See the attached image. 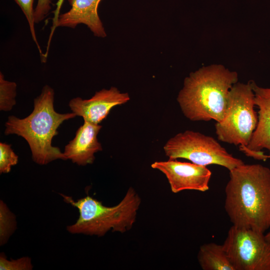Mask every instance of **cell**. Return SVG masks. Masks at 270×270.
<instances>
[{"label": "cell", "mask_w": 270, "mask_h": 270, "mask_svg": "<svg viewBox=\"0 0 270 270\" xmlns=\"http://www.w3.org/2000/svg\"><path fill=\"white\" fill-rule=\"evenodd\" d=\"M151 167L166 176L174 193L185 190L204 192L209 190L212 172L206 166L169 158L155 162Z\"/></svg>", "instance_id": "obj_8"}, {"label": "cell", "mask_w": 270, "mask_h": 270, "mask_svg": "<svg viewBox=\"0 0 270 270\" xmlns=\"http://www.w3.org/2000/svg\"><path fill=\"white\" fill-rule=\"evenodd\" d=\"M229 172L224 207L230 221L264 233L270 228V168L244 164Z\"/></svg>", "instance_id": "obj_1"}, {"label": "cell", "mask_w": 270, "mask_h": 270, "mask_svg": "<svg viewBox=\"0 0 270 270\" xmlns=\"http://www.w3.org/2000/svg\"><path fill=\"white\" fill-rule=\"evenodd\" d=\"M222 245L234 270H270V243L264 233L232 225Z\"/></svg>", "instance_id": "obj_7"}, {"label": "cell", "mask_w": 270, "mask_h": 270, "mask_svg": "<svg viewBox=\"0 0 270 270\" xmlns=\"http://www.w3.org/2000/svg\"><path fill=\"white\" fill-rule=\"evenodd\" d=\"M130 100L128 93L121 92L116 88L96 92L90 99L77 97L72 99L69 106L76 116L84 121L99 124L108 114L112 108L126 103Z\"/></svg>", "instance_id": "obj_10"}, {"label": "cell", "mask_w": 270, "mask_h": 270, "mask_svg": "<svg viewBox=\"0 0 270 270\" xmlns=\"http://www.w3.org/2000/svg\"><path fill=\"white\" fill-rule=\"evenodd\" d=\"M61 195L80 213L76 222L67 226L68 231L73 234L102 236L110 230L113 232H126L134 224L141 203L140 196L132 187L118 204L110 207L88 196L74 201L70 196Z\"/></svg>", "instance_id": "obj_4"}, {"label": "cell", "mask_w": 270, "mask_h": 270, "mask_svg": "<svg viewBox=\"0 0 270 270\" xmlns=\"http://www.w3.org/2000/svg\"><path fill=\"white\" fill-rule=\"evenodd\" d=\"M64 0H58V1L57 2L56 4V10H54V16L53 18V19H52V32L50 34V38H49V40H48V42H50V39L52 38V34L53 32H54L56 28H55V26H56V24L57 22V21L58 20V16H60V8H62V6L63 4V2H64Z\"/></svg>", "instance_id": "obj_20"}, {"label": "cell", "mask_w": 270, "mask_h": 270, "mask_svg": "<svg viewBox=\"0 0 270 270\" xmlns=\"http://www.w3.org/2000/svg\"><path fill=\"white\" fill-rule=\"evenodd\" d=\"M14 1L20 7L25 16L29 25L32 40L36 45L40 54L44 58V56L42 53V51L37 40L34 28V9L33 8L34 0H14Z\"/></svg>", "instance_id": "obj_16"}, {"label": "cell", "mask_w": 270, "mask_h": 270, "mask_svg": "<svg viewBox=\"0 0 270 270\" xmlns=\"http://www.w3.org/2000/svg\"><path fill=\"white\" fill-rule=\"evenodd\" d=\"M266 240L270 243V228L269 231L264 235Z\"/></svg>", "instance_id": "obj_21"}, {"label": "cell", "mask_w": 270, "mask_h": 270, "mask_svg": "<svg viewBox=\"0 0 270 270\" xmlns=\"http://www.w3.org/2000/svg\"><path fill=\"white\" fill-rule=\"evenodd\" d=\"M53 0H38L34 8V18L36 24L42 20L48 14Z\"/></svg>", "instance_id": "obj_19"}, {"label": "cell", "mask_w": 270, "mask_h": 270, "mask_svg": "<svg viewBox=\"0 0 270 270\" xmlns=\"http://www.w3.org/2000/svg\"><path fill=\"white\" fill-rule=\"evenodd\" d=\"M254 94V104L258 108V122L250 142L246 146L240 148L247 156L266 160L270 158L262 150H268L270 155V88L258 86L250 81Z\"/></svg>", "instance_id": "obj_9"}, {"label": "cell", "mask_w": 270, "mask_h": 270, "mask_svg": "<svg viewBox=\"0 0 270 270\" xmlns=\"http://www.w3.org/2000/svg\"><path fill=\"white\" fill-rule=\"evenodd\" d=\"M101 0H68L71 8L60 14L55 28L67 27L74 28L79 24L86 25L98 37L104 38L106 34L98 12Z\"/></svg>", "instance_id": "obj_12"}, {"label": "cell", "mask_w": 270, "mask_h": 270, "mask_svg": "<svg viewBox=\"0 0 270 270\" xmlns=\"http://www.w3.org/2000/svg\"><path fill=\"white\" fill-rule=\"evenodd\" d=\"M18 156L14 153L11 146L0 142V172L8 173L12 166L18 162Z\"/></svg>", "instance_id": "obj_17"}, {"label": "cell", "mask_w": 270, "mask_h": 270, "mask_svg": "<svg viewBox=\"0 0 270 270\" xmlns=\"http://www.w3.org/2000/svg\"><path fill=\"white\" fill-rule=\"evenodd\" d=\"M197 258L203 270H234L222 244L214 242L202 244Z\"/></svg>", "instance_id": "obj_13"}, {"label": "cell", "mask_w": 270, "mask_h": 270, "mask_svg": "<svg viewBox=\"0 0 270 270\" xmlns=\"http://www.w3.org/2000/svg\"><path fill=\"white\" fill-rule=\"evenodd\" d=\"M164 150L170 159L184 158L204 166L216 164L229 171L244 164L228 152L214 138L193 130H187L171 138Z\"/></svg>", "instance_id": "obj_6"}, {"label": "cell", "mask_w": 270, "mask_h": 270, "mask_svg": "<svg viewBox=\"0 0 270 270\" xmlns=\"http://www.w3.org/2000/svg\"><path fill=\"white\" fill-rule=\"evenodd\" d=\"M238 74L222 64L202 66L185 78L177 101L184 115L192 121L220 122L228 94Z\"/></svg>", "instance_id": "obj_2"}, {"label": "cell", "mask_w": 270, "mask_h": 270, "mask_svg": "<svg viewBox=\"0 0 270 270\" xmlns=\"http://www.w3.org/2000/svg\"><path fill=\"white\" fill-rule=\"evenodd\" d=\"M102 126L84 121L75 137L66 146L64 154L67 160L80 166L92 164L95 153L102 150L97 136Z\"/></svg>", "instance_id": "obj_11"}, {"label": "cell", "mask_w": 270, "mask_h": 270, "mask_svg": "<svg viewBox=\"0 0 270 270\" xmlns=\"http://www.w3.org/2000/svg\"><path fill=\"white\" fill-rule=\"evenodd\" d=\"M254 106V94L250 81L234 84L228 94L224 116L215 124L218 140L240 148L246 146L258 122Z\"/></svg>", "instance_id": "obj_5"}, {"label": "cell", "mask_w": 270, "mask_h": 270, "mask_svg": "<svg viewBox=\"0 0 270 270\" xmlns=\"http://www.w3.org/2000/svg\"><path fill=\"white\" fill-rule=\"evenodd\" d=\"M54 96V90L48 85L44 86L34 100V110L29 116L22 119L10 116L5 124L4 134H14L24 138L29 144L33 160L41 165L58 159L67 160L58 148L52 145V141L58 134L60 126L76 116L74 112H56Z\"/></svg>", "instance_id": "obj_3"}, {"label": "cell", "mask_w": 270, "mask_h": 270, "mask_svg": "<svg viewBox=\"0 0 270 270\" xmlns=\"http://www.w3.org/2000/svg\"><path fill=\"white\" fill-rule=\"evenodd\" d=\"M16 228L15 216L3 201H0V244H5Z\"/></svg>", "instance_id": "obj_15"}, {"label": "cell", "mask_w": 270, "mask_h": 270, "mask_svg": "<svg viewBox=\"0 0 270 270\" xmlns=\"http://www.w3.org/2000/svg\"><path fill=\"white\" fill-rule=\"evenodd\" d=\"M31 260L24 256L17 260H9L2 254L0 256V270H30L32 269Z\"/></svg>", "instance_id": "obj_18"}, {"label": "cell", "mask_w": 270, "mask_h": 270, "mask_svg": "<svg viewBox=\"0 0 270 270\" xmlns=\"http://www.w3.org/2000/svg\"><path fill=\"white\" fill-rule=\"evenodd\" d=\"M16 84L15 82L6 80L0 72V110L10 111L16 104Z\"/></svg>", "instance_id": "obj_14"}]
</instances>
